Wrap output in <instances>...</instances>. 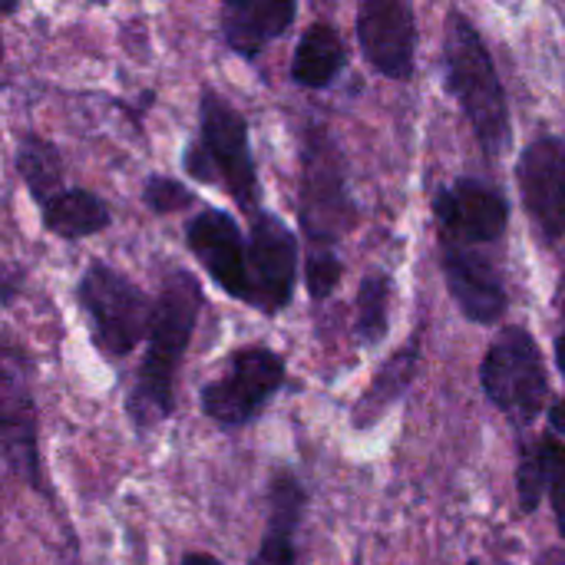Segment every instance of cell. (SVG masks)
<instances>
[{
	"instance_id": "7",
	"label": "cell",
	"mask_w": 565,
	"mask_h": 565,
	"mask_svg": "<svg viewBox=\"0 0 565 565\" xmlns=\"http://www.w3.org/2000/svg\"><path fill=\"white\" fill-rule=\"evenodd\" d=\"M354 209L344 185V162L324 136H311L305 149L301 179V222L315 248H331L338 235L351 225Z\"/></svg>"
},
{
	"instance_id": "28",
	"label": "cell",
	"mask_w": 565,
	"mask_h": 565,
	"mask_svg": "<svg viewBox=\"0 0 565 565\" xmlns=\"http://www.w3.org/2000/svg\"><path fill=\"white\" fill-rule=\"evenodd\" d=\"M556 364H559V371H563V377H565V308H563V331H559V338H556Z\"/></svg>"
},
{
	"instance_id": "11",
	"label": "cell",
	"mask_w": 565,
	"mask_h": 565,
	"mask_svg": "<svg viewBox=\"0 0 565 565\" xmlns=\"http://www.w3.org/2000/svg\"><path fill=\"white\" fill-rule=\"evenodd\" d=\"M358 40L374 70L391 79H407L414 73V13L407 0H361Z\"/></svg>"
},
{
	"instance_id": "26",
	"label": "cell",
	"mask_w": 565,
	"mask_h": 565,
	"mask_svg": "<svg viewBox=\"0 0 565 565\" xmlns=\"http://www.w3.org/2000/svg\"><path fill=\"white\" fill-rule=\"evenodd\" d=\"M550 427H553L559 437H565V394L553 404V411H550Z\"/></svg>"
},
{
	"instance_id": "27",
	"label": "cell",
	"mask_w": 565,
	"mask_h": 565,
	"mask_svg": "<svg viewBox=\"0 0 565 565\" xmlns=\"http://www.w3.org/2000/svg\"><path fill=\"white\" fill-rule=\"evenodd\" d=\"M182 565H225L222 559H215V556H209V553H189Z\"/></svg>"
},
{
	"instance_id": "21",
	"label": "cell",
	"mask_w": 565,
	"mask_h": 565,
	"mask_svg": "<svg viewBox=\"0 0 565 565\" xmlns=\"http://www.w3.org/2000/svg\"><path fill=\"white\" fill-rule=\"evenodd\" d=\"M391 315V278L374 271L361 281L358 291V338L361 344H377L387 334Z\"/></svg>"
},
{
	"instance_id": "16",
	"label": "cell",
	"mask_w": 565,
	"mask_h": 565,
	"mask_svg": "<svg viewBox=\"0 0 565 565\" xmlns=\"http://www.w3.org/2000/svg\"><path fill=\"white\" fill-rule=\"evenodd\" d=\"M3 447L10 467L33 487H43L36 437H33V401L26 384L13 374V361H7V374H3Z\"/></svg>"
},
{
	"instance_id": "24",
	"label": "cell",
	"mask_w": 565,
	"mask_h": 565,
	"mask_svg": "<svg viewBox=\"0 0 565 565\" xmlns=\"http://www.w3.org/2000/svg\"><path fill=\"white\" fill-rule=\"evenodd\" d=\"M341 281V258L334 248H311L308 255V291L315 301H324Z\"/></svg>"
},
{
	"instance_id": "23",
	"label": "cell",
	"mask_w": 565,
	"mask_h": 565,
	"mask_svg": "<svg viewBox=\"0 0 565 565\" xmlns=\"http://www.w3.org/2000/svg\"><path fill=\"white\" fill-rule=\"evenodd\" d=\"M142 202L156 212V215H169V212H179L185 205L195 202V192L185 189L182 182L169 179V175H152L142 189Z\"/></svg>"
},
{
	"instance_id": "9",
	"label": "cell",
	"mask_w": 565,
	"mask_h": 565,
	"mask_svg": "<svg viewBox=\"0 0 565 565\" xmlns=\"http://www.w3.org/2000/svg\"><path fill=\"white\" fill-rule=\"evenodd\" d=\"M185 242L225 295L252 305L248 245H245V238H242V232L228 212H218V209L199 212L185 225Z\"/></svg>"
},
{
	"instance_id": "20",
	"label": "cell",
	"mask_w": 565,
	"mask_h": 565,
	"mask_svg": "<svg viewBox=\"0 0 565 565\" xmlns=\"http://www.w3.org/2000/svg\"><path fill=\"white\" fill-rule=\"evenodd\" d=\"M17 169L30 189V195L46 205L56 192H63V166H60V152L53 142L40 139V136H23L17 146Z\"/></svg>"
},
{
	"instance_id": "8",
	"label": "cell",
	"mask_w": 565,
	"mask_h": 565,
	"mask_svg": "<svg viewBox=\"0 0 565 565\" xmlns=\"http://www.w3.org/2000/svg\"><path fill=\"white\" fill-rule=\"evenodd\" d=\"M248 271H252V308L265 315H278L291 301V291H295L298 242L291 228L268 212H258L252 222Z\"/></svg>"
},
{
	"instance_id": "29",
	"label": "cell",
	"mask_w": 565,
	"mask_h": 565,
	"mask_svg": "<svg viewBox=\"0 0 565 565\" xmlns=\"http://www.w3.org/2000/svg\"><path fill=\"white\" fill-rule=\"evenodd\" d=\"M536 565H565V550H550Z\"/></svg>"
},
{
	"instance_id": "6",
	"label": "cell",
	"mask_w": 565,
	"mask_h": 565,
	"mask_svg": "<svg viewBox=\"0 0 565 565\" xmlns=\"http://www.w3.org/2000/svg\"><path fill=\"white\" fill-rule=\"evenodd\" d=\"M285 384V361L268 348H242L222 377L202 387V411L222 427L252 424Z\"/></svg>"
},
{
	"instance_id": "1",
	"label": "cell",
	"mask_w": 565,
	"mask_h": 565,
	"mask_svg": "<svg viewBox=\"0 0 565 565\" xmlns=\"http://www.w3.org/2000/svg\"><path fill=\"white\" fill-rule=\"evenodd\" d=\"M202 311V288L189 271H172L162 281L149 348L136 374V387L129 394V420L139 434L152 430L156 424L169 420L175 407V371L192 341L195 321Z\"/></svg>"
},
{
	"instance_id": "5",
	"label": "cell",
	"mask_w": 565,
	"mask_h": 565,
	"mask_svg": "<svg viewBox=\"0 0 565 565\" xmlns=\"http://www.w3.org/2000/svg\"><path fill=\"white\" fill-rule=\"evenodd\" d=\"M76 298L93 324L99 351L109 358H126L152 331L156 305L146 298L142 288H136L129 278H122L103 262L86 268Z\"/></svg>"
},
{
	"instance_id": "15",
	"label": "cell",
	"mask_w": 565,
	"mask_h": 565,
	"mask_svg": "<svg viewBox=\"0 0 565 565\" xmlns=\"http://www.w3.org/2000/svg\"><path fill=\"white\" fill-rule=\"evenodd\" d=\"M295 13L298 0H225L222 36L235 53L252 60L295 23Z\"/></svg>"
},
{
	"instance_id": "25",
	"label": "cell",
	"mask_w": 565,
	"mask_h": 565,
	"mask_svg": "<svg viewBox=\"0 0 565 565\" xmlns=\"http://www.w3.org/2000/svg\"><path fill=\"white\" fill-rule=\"evenodd\" d=\"M540 444H543V454L550 463V500H553V513H556V530L565 540V447L553 437H546Z\"/></svg>"
},
{
	"instance_id": "31",
	"label": "cell",
	"mask_w": 565,
	"mask_h": 565,
	"mask_svg": "<svg viewBox=\"0 0 565 565\" xmlns=\"http://www.w3.org/2000/svg\"><path fill=\"white\" fill-rule=\"evenodd\" d=\"M467 565H480V563H477V559H470V563H467Z\"/></svg>"
},
{
	"instance_id": "17",
	"label": "cell",
	"mask_w": 565,
	"mask_h": 565,
	"mask_svg": "<svg viewBox=\"0 0 565 565\" xmlns=\"http://www.w3.org/2000/svg\"><path fill=\"white\" fill-rule=\"evenodd\" d=\"M417 367H420V344H417V338H414L407 348H401V351L374 374L371 387L364 391V397H361L358 407H354V427H361V430L374 427V424H377V420L407 394L411 381L417 377Z\"/></svg>"
},
{
	"instance_id": "14",
	"label": "cell",
	"mask_w": 565,
	"mask_h": 565,
	"mask_svg": "<svg viewBox=\"0 0 565 565\" xmlns=\"http://www.w3.org/2000/svg\"><path fill=\"white\" fill-rule=\"evenodd\" d=\"M305 507H308V493L301 480L288 467L275 470L268 483V520L252 565H298V530H301Z\"/></svg>"
},
{
	"instance_id": "12",
	"label": "cell",
	"mask_w": 565,
	"mask_h": 565,
	"mask_svg": "<svg viewBox=\"0 0 565 565\" xmlns=\"http://www.w3.org/2000/svg\"><path fill=\"white\" fill-rule=\"evenodd\" d=\"M434 212L440 218V228L457 245H487L497 242L510 222V205L500 192L460 179L457 185H447L434 199Z\"/></svg>"
},
{
	"instance_id": "19",
	"label": "cell",
	"mask_w": 565,
	"mask_h": 565,
	"mask_svg": "<svg viewBox=\"0 0 565 565\" xmlns=\"http://www.w3.org/2000/svg\"><path fill=\"white\" fill-rule=\"evenodd\" d=\"M43 225L60 238H86L109 225V209L86 189H63L43 205Z\"/></svg>"
},
{
	"instance_id": "4",
	"label": "cell",
	"mask_w": 565,
	"mask_h": 565,
	"mask_svg": "<svg viewBox=\"0 0 565 565\" xmlns=\"http://www.w3.org/2000/svg\"><path fill=\"white\" fill-rule=\"evenodd\" d=\"M487 401L516 424H533L550 397V374L536 338L526 328H503L480 364Z\"/></svg>"
},
{
	"instance_id": "13",
	"label": "cell",
	"mask_w": 565,
	"mask_h": 565,
	"mask_svg": "<svg viewBox=\"0 0 565 565\" xmlns=\"http://www.w3.org/2000/svg\"><path fill=\"white\" fill-rule=\"evenodd\" d=\"M444 271H447V285L454 301L460 305V311L477 321V324H497L507 315V285L500 278V271L490 265V258L454 245L444 255Z\"/></svg>"
},
{
	"instance_id": "18",
	"label": "cell",
	"mask_w": 565,
	"mask_h": 565,
	"mask_svg": "<svg viewBox=\"0 0 565 565\" xmlns=\"http://www.w3.org/2000/svg\"><path fill=\"white\" fill-rule=\"evenodd\" d=\"M344 63H348V50L338 30L328 23H315L298 40L295 60H291V79L305 89H324L334 83Z\"/></svg>"
},
{
	"instance_id": "10",
	"label": "cell",
	"mask_w": 565,
	"mask_h": 565,
	"mask_svg": "<svg viewBox=\"0 0 565 565\" xmlns=\"http://www.w3.org/2000/svg\"><path fill=\"white\" fill-rule=\"evenodd\" d=\"M520 189L526 212L553 245L565 235V139L543 136L520 156Z\"/></svg>"
},
{
	"instance_id": "22",
	"label": "cell",
	"mask_w": 565,
	"mask_h": 565,
	"mask_svg": "<svg viewBox=\"0 0 565 565\" xmlns=\"http://www.w3.org/2000/svg\"><path fill=\"white\" fill-rule=\"evenodd\" d=\"M516 487H520V510L523 513H536L543 503V493L550 490V463L543 454V444L530 447L523 454L520 473H516Z\"/></svg>"
},
{
	"instance_id": "30",
	"label": "cell",
	"mask_w": 565,
	"mask_h": 565,
	"mask_svg": "<svg viewBox=\"0 0 565 565\" xmlns=\"http://www.w3.org/2000/svg\"><path fill=\"white\" fill-rule=\"evenodd\" d=\"M13 7H17V0H3V10L7 13H13Z\"/></svg>"
},
{
	"instance_id": "3",
	"label": "cell",
	"mask_w": 565,
	"mask_h": 565,
	"mask_svg": "<svg viewBox=\"0 0 565 565\" xmlns=\"http://www.w3.org/2000/svg\"><path fill=\"white\" fill-rule=\"evenodd\" d=\"M185 172L199 182H218L242 212L258 215V175L248 149L245 116L215 89L202 93L199 142L185 149Z\"/></svg>"
},
{
	"instance_id": "2",
	"label": "cell",
	"mask_w": 565,
	"mask_h": 565,
	"mask_svg": "<svg viewBox=\"0 0 565 565\" xmlns=\"http://www.w3.org/2000/svg\"><path fill=\"white\" fill-rule=\"evenodd\" d=\"M447 86L463 106L480 146L487 156H500L510 146V106L503 83L497 76L493 56L477 33V26L454 10L447 17Z\"/></svg>"
}]
</instances>
